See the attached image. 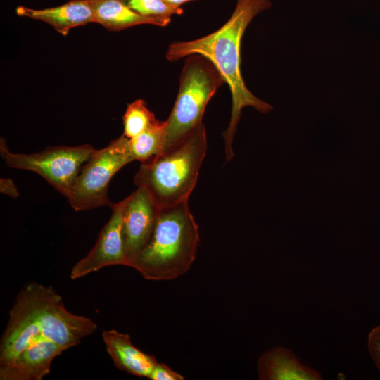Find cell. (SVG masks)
I'll use <instances>...</instances> for the list:
<instances>
[{
  "mask_svg": "<svg viewBox=\"0 0 380 380\" xmlns=\"http://www.w3.org/2000/svg\"><path fill=\"white\" fill-rule=\"evenodd\" d=\"M271 6L270 0H236L231 17L220 29L194 40L172 42L165 54L170 61L191 55H201L216 67L229 85L232 107L229 126L222 134L227 161L234 156L232 145L242 109L251 106L262 113L273 109L270 103L256 97L247 88L241 71V44L243 33L257 15Z\"/></svg>",
  "mask_w": 380,
  "mask_h": 380,
  "instance_id": "obj_1",
  "label": "cell"
},
{
  "mask_svg": "<svg viewBox=\"0 0 380 380\" xmlns=\"http://www.w3.org/2000/svg\"><path fill=\"white\" fill-rule=\"evenodd\" d=\"M199 243L198 226L188 201L162 207L148 241L127 266L147 280L175 279L189 270Z\"/></svg>",
  "mask_w": 380,
  "mask_h": 380,
  "instance_id": "obj_2",
  "label": "cell"
},
{
  "mask_svg": "<svg viewBox=\"0 0 380 380\" xmlns=\"http://www.w3.org/2000/svg\"><path fill=\"white\" fill-rule=\"evenodd\" d=\"M206 151L205 127L201 123L177 146L141 163L134 182L146 188L159 208L189 201Z\"/></svg>",
  "mask_w": 380,
  "mask_h": 380,
  "instance_id": "obj_3",
  "label": "cell"
},
{
  "mask_svg": "<svg viewBox=\"0 0 380 380\" xmlns=\"http://www.w3.org/2000/svg\"><path fill=\"white\" fill-rule=\"evenodd\" d=\"M225 80L206 58H186L179 77V87L172 110L165 120L163 152L182 141L202 123L207 104Z\"/></svg>",
  "mask_w": 380,
  "mask_h": 380,
  "instance_id": "obj_4",
  "label": "cell"
},
{
  "mask_svg": "<svg viewBox=\"0 0 380 380\" xmlns=\"http://www.w3.org/2000/svg\"><path fill=\"white\" fill-rule=\"evenodd\" d=\"M129 139L123 134L99 150L94 151L82 167L67 196L75 211L88 210L113 205L108 198L113 177L125 165L134 161Z\"/></svg>",
  "mask_w": 380,
  "mask_h": 380,
  "instance_id": "obj_5",
  "label": "cell"
},
{
  "mask_svg": "<svg viewBox=\"0 0 380 380\" xmlns=\"http://www.w3.org/2000/svg\"><path fill=\"white\" fill-rule=\"evenodd\" d=\"M1 156L11 168L34 172L62 195L68 196L82 167L95 149L90 144L56 146L34 153H15L1 140Z\"/></svg>",
  "mask_w": 380,
  "mask_h": 380,
  "instance_id": "obj_6",
  "label": "cell"
},
{
  "mask_svg": "<svg viewBox=\"0 0 380 380\" xmlns=\"http://www.w3.org/2000/svg\"><path fill=\"white\" fill-rule=\"evenodd\" d=\"M27 285L37 319L45 338L67 350L96 331L97 324L92 319L68 311L61 296L51 286L36 282Z\"/></svg>",
  "mask_w": 380,
  "mask_h": 380,
  "instance_id": "obj_7",
  "label": "cell"
},
{
  "mask_svg": "<svg viewBox=\"0 0 380 380\" xmlns=\"http://www.w3.org/2000/svg\"><path fill=\"white\" fill-rule=\"evenodd\" d=\"M126 198L111 206L112 213L101 230L97 241L85 257L71 269L70 277L77 279L111 265L127 266L122 234V215Z\"/></svg>",
  "mask_w": 380,
  "mask_h": 380,
  "instance_id": "obj_8",
  "label": "cell"
},
{
  "mask_svg": "<svg viewBox=\"0 0 380 380\" xmlns=\"http://www.w3.org/2000/svg\"><path fill=\"white\" fill-rule=\"evenodd\" d=\"M159 207L143 186L126 197L122 215V234L129 262L148 241L157 220Z\"/></svg>",
  "mask_w": 380,
  "mask_h": 380,
  "instance_id": "obj_9",
  "label": "cell"
},
{
  "mask_svg": "<svg viewBox=\"0 0 380 380\" xmlns=\"http://www.w3.org/2000/svg\"><path fill=\"white\" fill-rule=\"evenodd\" d=\"M66 349L40 338L21 352L8 365L0 367L1 380H42L49 374L53 359Z\"/></svg>",
  "mask_w": 380,
  "mask_h": 380,
  "instance_id": "obj_10",
  "label": "cell"
},
{
  "mask_svg": "<svg viewBox=\"0 0 380 380\" xmlns=\"http://www.w3.org/2000/svg\"><path fill=\"white\" fill-rule=\"evenodd\" d=\"M102 337L106 351L117 368L137 376L149 379L158 362L153 355L135 347L127 334L110 329L103 331Z\"/></svg>",
  "mask_w": 380,
  "mask_h": 380,
  "instance_id": "obj_11",
  "label": "cell"
},
{
  "mask_svg": "<svg viewBox=\"0 0 380 380\" xmlns=\"http://www.w3.org/2000/svg\"><path fill=\"white\" fill-rule=\"evenodd\" d=\"M15 12L19 16L44 22L63 36L74 27L94 23L88 0H70L63 5L42 9L19 6Z\"/></svg>",
  "mask_w": 380,
  "mask_h": 380,
  "instance_id": "obj_12",
  "label": "cell"
},
{
  "mask_svg": "<svg viewBox=\"0 0 380 380\" xmlns=\"http://www.w3.org/2000/svg\"><path fill=\"white\" fill-rule=\"evenodd\" d=\"M260 380H321L322 375L303 365L289 349L276 346L260 355L258 362Z\"/></svg>",
  "mask_w": 380,
  "mask_h": 380,
  "instance_id": "obj_13",
  "label": "cell"
},
{
  "mask_svg": "<svg viewBox=\"0 0 380 380\" xmlns=\"http://www.w3.org/2000/svg\"><path fill=\"white\" fill-rule=\"evenodd\" d=\"M94 23H99L110 31L118 32L138 25L152 22L137 13L122 0H88Z\"/></svg>",
  "mask_w": 380,
  "mask_h": 380,
  "instance_id": "obj_14",
  "label": "cell"
},
{
  "mask_svg": "<svg viewBox=\"0 0 380 380\" xmlns=\"http://www.w3.org/2000/svg\"><path fill=\"white\" fill-rule=\"evenodd\" d=\"M165 121L158 120L137 136L129 139L130 152L134 160L141 163L160 154L163 148Z\"/></svg>",
  "mask_w": 380,
  "mask_h": 380,
  "instance_id": "obj_15",
  "label": "cell"
},
{
  "mask_svg": "<svg viewBox=\"0 0 380 380\" xmlns=\"http://www.w3.org/2000/svg\"><path fill=\"white\" fill-rule=\"evenodd\" d=\"M130 9L150 20L153 25L165 27L174 15H182L181 7L170 5L165 0H122Z\"/></svg>",
  "mask_w": 380,
  "mask_h": 380,
  "instance_id": "obj_16",
  "label": "cell"
},
{
  "mask_svg": "<svg viewBox=\"0 0 380 380\" xmlns=\"http://www.w3.org/2000/svg\"><path fill=\"white\" fill-rule=\"evenodd\" d=\"M122 120L123 135L128 139L137 136L158 121L142 99H137L127 106Z\"/></svg>",
  "mask_w": 380,
  "mask_h": 380,
  "instance_id": "obj_17",
  "label": "cell"
},
{
  "mask_svg": "<svg viewBox=\"0 0 380 380\" xmlns=\"http://www.w3.org/2000/svg\"><path fill=\"white\" fill-rule=\"evenodd\" d=\"M367 348L372 359L380 372V325L373 328L369 333Z\"/></svg>",
  "mask_w": 380,
  "mask_h": 380,
  "instance_id": "obj_18",
  "label": "cell"
},
{
  "mask_svg": "<svg viewBox=\"0 0 380 380\" xmlns=\"http://www.w3.org/2000/svg\"><path fill=\"white\" fill-rule=\"evenodd\" d=\"M151 380H183L184 377L167 365L157 362L149 376Z\"/></svg>",
  "mask_w": 380,
  "mask_h": 380,
  "instance_id": "obj_19",
  "label": "cell"
},
{
  "mask_svg": "<svg viewBox=\"0 0 380 380\" xmlns=\"http://www.w3.org/2000/svg\"><path fill=\"white\" fill-rule=\"evenodd\" d=\"M0 191L13 198L18 197L20 194L13 181L7 178H1Z\"/></svg>",
  "mask_w": 380,
  "mask_h": 380,
  "instance_id": "obj_20",
  "label": "cell"
},
{
  "mask_svg": "<svg viewBox=\"0 0 380 380\" xmlns=\"http://www.w3.org/2000/svg\"><path fill=\"white\" fill-rule=\"evenodd\" d=\"M166 2L170 4V5L177 6V7H181V5L194 0H165Z\"/></svg>",
  "mask_w": 380,
  "mask_h": 380,
  "instance_id": "obj_21",
  "label": "cell"
}]
</instances>
